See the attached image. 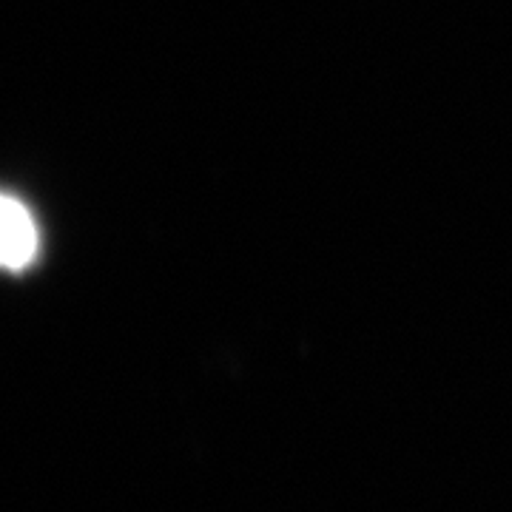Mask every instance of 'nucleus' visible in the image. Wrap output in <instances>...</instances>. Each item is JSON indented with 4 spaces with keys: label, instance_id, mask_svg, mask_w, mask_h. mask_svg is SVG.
I'll return each mask as SVG.
<instances>
[{
    "label": "nucleus",
    "instance_id": "1",
    "mask_svg": "<svg viewBox=\"0 0 512 512\" xmlns=\"http://www.w3.org/2000/svg\"><path fill=\"white\" fill-rule=\"evenodd\" d=\"M40 251V231L32 211L12 194L0 191V268L26 271Z\"/></svg>",
    "mask_w": 512,
    "mask_h": 512
}]
</instances>
